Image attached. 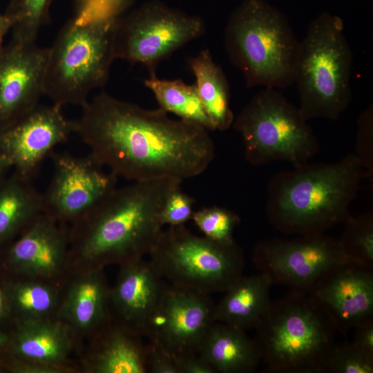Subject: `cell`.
Listing matches in <instances>:
<instances>
[{
    "label": "cell",
    "mask_w": 373,
    "mask_h": 373,
    "mask_svg": "<svg viewBox=\"0 0 373 373\" xmlns=\"http://www.w3.org/2000/svg\"><path fill=\"white\" fill-rule=\"evenodd\" d=\"M75 120L89 155L117 178L133 182L199 175L214 158L209 130L161 108L146 109L101 93Z\"/></svg>",
    "instance_id": "6da1fadb"
},
{
    "label": "cell",
    "mask_w": 373,
    "mask_h": 373,
    "mask_svg": "<svg viewBox=\"0 0 373 373\" xmlns=\"http://www.w3.org/2000/svg\"><path fill=\"white\" fill-rule=\"evenodd\" d=\"M182 182L164 179L116 187L68 225L67 271L119 266L149 255L163 229L160 214L164 202Z\"/></svg>",
    "instance_id": "7a4b0ae2"
},
{
    "label": "cell",
    "mask_w": 373,
    "mask_h": 373,
    "mask_svg": "<svg viewBox=\"0 0 373 373\" xmlns=\"http://www.w3.org/2000/svg\"><path fill=\"white\" fill-rule=\"evenodd\" d=\"M363 170L354 153L335 162H306L276 174L267 187L269 222L287 234L325 233L351 215Z\"/></svg>",
    "instance_id": "3957f363"
},
{
    "label": "cell",
    "mask_w": 373,
    "mask_h": 373,
    "mask_svg": "<svg viewBox=\"0 0 373 373\" xmlns=\"http://www.w3.org/2000/svg\"><path fill=\"white\" fill-rule=\"evenodd\" d=\"M264 372L325 373L338 334L309 293L290 291L271 301L255 327Z\"/></svg>",
    "instance_id": "277c9868"
},
{
    "label": "cell",
    "mask_w": 373,
    "mask_h": 373,
    "mask_svg": "<svg viewBox=\"0 0 373 373\" xmlns=\"http://www.w3.org/2000/svg\"><path fill=\"white\" fill-rule=\"evenodd\" d=\"M224 46L248 87L293 84L300 41L286 17L265 0H245L232 12Z\"/></svg>",
    "instance_id": "5b68a950"
},
{
    "label": "cell",
    "mask_w": 373,
    "mask_h": 373,
    "mask_svg": "<svg viewBox=\"0 0 373 373\" xmlns=\"http://www.w3.org/2000/svg\"><path fill=\"white\" fill-rule=\"evenodd\" d=\"M353 54L341 18L323 12L300 41L294 84L298 108L308 121L337 120L352 99Z\"/></svg>",
    "instance_id": "8992f818"
},
{
    "label": "cell",
    "mask_w": 373,
    "mask_h": 373,
    "mask_svg": "<svg viewBox=\"0 0 373 373\" xmlns=\"http://www.w3.org/2000/svg\"><path fill=\"white\" fill-rule=\"evenodd\" d=\"M117 18L87 23L72 19L59 30L48 48L44 79V94L52 104L82 106L93 90L106 83L115 59Z\"/></svg>",
    "instance_id": "52a82bcc"
},
{
    "label": "cell",
    "mask_w": 373,
    "mask_h": 373,
    "mask_svg": "<svg viewBox=\"0 0 373 373\" xmlns=\"http://www.w3.org/2000/svg\"><path fill=\"white\" fill-rule=\"evenodd\" d=\"M232 126L241 136L246 160L254 166L275 161L298 166L319 152L318 139L298 107L276 88L256 94Z\"/></svg>",
    "instance_id": "ba28073f"
},
{
    "label": "cell",
    "mask_w": 373,
    "mask_h": 373,
    "mask_svg": "<svg viewBox=\"0 0 373 373\" xmlns=\"http://www.w3.org/2000/svg\"><path fill=\"white\" fill-rule=\"evenodd\" d=\"M149 262L166 283L211 294L226 291L242 276L245 256L236 243L193 234L184 225L162 229Z\"/></svg>",
    "instance_id": "9c48e42d"
},
{
    "label": "cell",
    "mask_w": 373,
    "mask_h": 373,
    "mask_svg": "<svg viewBox=\"0 0 373 373\" xmlns=\"http://www.w3.org/2000/svg\"><path fill=\"white\" fill-rule=\"evenodd\" d=\"M204 30L201 18L159 1H149L117 18L115 57L142 64L153 74L162 60L200 37Z\"/></svg>",
    "instance_id": "30bf717a"
},
{
    "label": "cell",
    "mask_w": 373,
    "mask_h": 373,
    "mask_svg": "<svg viewBox=\"0 0 373 373\" xmlns=\"http://www.w3.org/2000/svg\"><path fill=\"white\" fill-rule=\"evenodd\" d=\"M252 260L272 285L307 293L332 268L352 261L339 240L325 233L261 240L254 248Z\"/></svg>",
    "instance_id": "8fae6325"
},
{
    "label": "cell",
    "mask_w": 373,
    "mask_h": 373,
    "mask_svg": "<svg viewBox=\"0 0 373 373\" xmlns=\"http://www.w3.org/2000/svg\"><path fill=\"white\" fill-rule=\"evenodd\" d=\"M54 171L42 193L43 213L70 225L95 208L117 187V177L89 155L52 154Z\"/></svg>",
    "instance_id": "7c38bea8"
},
{
    "label": "cell",
    "mask_w": 373,
    "mask_h": 373,
    "mask_svg": "<svg viewBox=\"0 0 373 373\" xmlns=\"http://www.w3.org/2000/svg\"><path fill=\"white\" fill-rule=\"evenodd\" d=\"M210 294L166 283L146 337L174 355L196 353L216 322Z\"/></svg>",
    "instance_id": "4fadbf2b"
},
{
    "label": "cell",
    "mask_w": 373,
    "mask_h": 373,
    "mask_svg": "<svg viewBox=\"0 0 373 373\" xmlns=\"http://www.w3.org/2000/svg\"><path fill=\"white\" fill-rule=\"evenodd\" d=\"M75 128V122L64 117L61 106L39 104L0 132V151L17 173L31 180L44 160Z\"/></svg>",
    "instance_id": "5bb4252c"
},
{
    "label": "cell",
    "mask_w": 373,
    "mask_h": 373,
    "mask_svg": "<svg viewBox=\"0 0 373 373\" xmlns=\"http://www.w3.org/2000/svg\"><path fill=\"white\" fill-rule=\"evenodd\" d=\"M68 249V225L41 213L7 249L3 263L14 278L61 283Z\"/></svg>",
    "instance_id": "9a60e30c"
},
{
    "label": "cell",
    "mask_w": 373,
    "mask_h": 373,
    "mask_svg": "<svg viewBox=\"0 0 373 373\" xmlns=\"http://www.w3.org/2000/svg\"><path fill=\"white\" fill-rule=\"evenodd\" d=\"M48 48L15 41L0 50V132L39 105Z\"/></svg>",
    "instance_id": "2e32d148"
},
{
    "label": "cell",
    "mask_w": 373,
    "mask_h": 373,
    "mask_svg": "<svg viewBox=\"0 0 373 373\" xmlns=\"http://www.w3.org/2000/svg\"><path fill=\"white\" fill-rule=\"evenodd\" d=\"M327 311L338 334L346 336L373 319V269L348 261L328 271L309 292Z\"/></svg>",
    "instance_id": "e0dca14e"
},
{
    "label": "cell",
    "mask_w": 373,
    "mask_h": 373,
    "mask_svg": "<svg viewBox=\"0 0 373 373\" xmlns=\"http://www.w3.org/2000/svg\"><path fill=\"white\" fill-rule=\"evenodd\" d=\"M119 267L111 287L112 318L146 337L166 282L144 258Z\"/></svg>",
    "instance_id": "ac0fdd59"
},
{
    "label": "cell",
    "mask_w": 373,
    "mask_h": 373,
    "mask_svg": "<svg viewBox=\"0 0 373 373\" xmlns=\"http://www.w3.org/2000/svg\"><path fill=\"white\" fill-rule=\"evenodd\" d=\"M105 269L68 272L61 285L57 318L82 343L111 319V287Z\"/></svg>",
    "instance_id": "d6986e66"
},
{
    "label": "cell",
    "mask_w": 373,
    "mask_h": 373,
    "mask_svg": "<svg viewBox=\"0 0 373 373\" xmlns=\"http://www.w3.org/2000/svg\"><path fill=\"white\" fill-rule=\"evenodd\" d=\"M83 343L75 362L79 372H147L142 336L113 318Z\"/></svg>",
    "instance_id": "ffe728a7"
},
{
    "label": "cell",
    "mask_w": 373,
    "mask_h": 373,
    "mask_svg": "<svg viewBox=\"0 0 373 373\" xmlns=\"http://www.w3.org/2000/svg\"><path fill=\"white\" fill-rule=\"evenodd\" d=\"M6 349L24 359L59 365H76L72 358L80 344L72 329L58 318L13 323Z\"/></svg>",
    "instance_id": "44dd1931"
},
{
    "label": "cell",
    "mask_w": 373,
    "mask_h": 373,
    "mask_svg": "<svg viewBox=\"0 0 373 373\" xmlns=\"http://www.w3.org/2000/svg\"><path fill=\"white\" fill-rule=\"evenodd\" d=\"M198 354L216 373H251L260 363L255 339L244 330L218 321L207 330Z\"/></svg>",
    "instance_id": "7402d4cb"
},
{
    "label": "cell",
    "mask_w": 373,
    "mask_h": 373,
    "mask_svg": "<svg viewBox=\"0 0 373 373\" xmlns=\"http://www.w3.org/2000/svg\"><path fill=\"white\" fill-rule=\"evenodd\" d=\"M270 279L262 273L242 276L215 305V320L242 330L255 328L271 300Z\"/></svg>",
    "instance_id": "603a6c76"
},
{
    "label": "cell",
    "mask_w": 373,
    "mask_h": 373,
    "mask_svg": "<svg viewBox=\"0 0 373 373\" xmlns=\"http://www.w3.org/2000/svg\"><path fill=\"white\" fill-rule=\"evenodd\" d=\"M62 283L14 278L2 284L13 323L57 318Z\"/></svg>",
    "instance_id": "cb8c5ba5"
},
{
    "label": "cell",
    "mask_w": 373,
    "mask_h": 373,
    "mask_svg": "<svg viewBox=\"0 0 373 373\" xmlns=\"http://www.w3.org/2000/svg\"><path fill=\"white\" fill-rule=\"evenodd\" d=\"M189 64L199 97L214 130H227L235 117L230 107L229 84L222 68L208 49L200 50Z\"/></svg>",
    "instance_id": "d4e9b609"
},
{
    "label": "cell",
    "mask_w": 373,
    "mask_h": 373,
    "mask_svg": "<svg viewBox=\"0 0 373 373\" xmlns=\"http://www.w3.org/2000/svg\"><path fill=\"white\" fill-rule=\"evenodd\" d=\"M43 213L42 193L18 173L0 186V244L19 236Z\"/></svg>",
    "instance_id": "484cf974"
},
{
    "label": "cell",
    "mask_w": 373,
    "mask_h": 373,
    "mask_svg": "<svg viewBox=\"0 0 373 373\" xmlns=\"http://www.w3.org/2000/svg\"><path fill=\"white\" fill-rule=\"evenodd\" d=\"M144 86L154 95L160 108L180 119L198 124L209 131L214 128L208 117L196 86L182 79H160L155 73L150 74Z\"/></svg>",
    "instance_id": "4316f807"
},
{
    "label": "cell",
    "mask_w": 373,
    "mask_h": 373,
    "mask_svg": "<svg viewBox=\"0 0 373 373\" xmlns=\"http://www.w3.org/2000/svg\"><path fill=\"white\" fill-rule=\"evenodd\" d=\"M53 0H10L6 15L12 22L13 41L35 43L41 28L49 20Z\"/></svg>",
    "instance_id": "83f0119b"
},
{
    "label": "cell",
    "mask_w": 373,
    "mask_h": 373,
    "mask_svg": "<svg viewBox=\"0 0 373 373\" xmlns=\"http://www.w3.org/2000/svg\"><path fill=\"white\" fill-rule=\"evenodd\" d=\"M338 238L347 256L356 262L373 269V213L350 215L343 222Z\"/></svg>",
    "instance_id": "f1b7e54d"
},
{
    "label": "cell",
    "mask_w": 373,
    "mask_h": 373,
    "mask_svg": "<svg viewBox=\"0 0 373 373\" xmlns=\"http://www.w3.org/2000/svg\"><path fill=\"white\" fill-rule=\"evenodd\" d=\"M191 220L204 236L226 244L235 242L233 234L240 222L237 213L216 205L194 211Z\"/></svg>",
    "instance_id": "f546056e"
},
{
    "label": "cell",
    "mask_w": 373,
    "mask_h": 373,
    "mask_svg": "<svg viewBox=\"0 0 373 373\" xmlns=\"http://www.w3.org/2000/svg\"><path fill=\"white\" fill-rule=\"evenodd\" d=\"M373 356L367 354L350 341L338 343L329 356L325 373H372Z\"/></svg>",
    "instance_id": "4dcf8cb0"
},
{
    "label": "cell",
    "mask_w": 373,
    "mask_h": 373,
    "mask_svg": "<svg viewBox=\"0 0 373 373\" xmlns=\"http://www.w3.org/2000/svg\"><path fill=\"white\" fill-rule=\"evenodd\" d=\"M135 0H75L78 23L113 19L128 9Z\"/></svg>",
    "instance_id": "1f68e13d"
},
{
    "label": "cell",
    "mask_w": 373,
    "mask_h": 373,
    "mask_svg": "<svg viewBox=\"0 0 373 373\" xmlns=\"http://www.w3.org/2000/svg\"><path fill=\"white\" fill-rule=\"evenodd\" d=\"M364 172L365 178L373 176V106H367L357 121L354 153Z\"/></svg>",
    "instance_id": "d6a6232c"
},
{
    "label": "cell",
    "mask_w": 373,
    "mask_h": 373,
    "mask_svg": "<svg viewBox=\"0 0 373 373\" xmlns=\"http://www.w3.org/2000/svg\"><path fill=\"white\" fill-rule=\"evenodd\" d=\"M195 201L193 198L181 190V186L173 190L167 197L162 207L160 220L163 226L184 225L191 220Z\"/></svg>",
    "instance_id": "836d02e7"
},
{
    "label": "cell",
    "mask_w": 373,
    "mask_h": 373,
    "mask_svg": "<svg viewBox=\"0 0 373 373\" xmlns=\"http://www.w3.org/2000/svg\"><path fill=\"white\" fill-rule=\"evenodd\" d=\"M0 358V363L6 372L11 373H77L75 365H59L46 363L32 360L24 359L7 354Z\"/></svg>",
    "instance_id": "e575fe53"
},
{
    "label": "cell",
    "mask_w": 373,
    "mask_h": 373,
    "mask_svg": "<svg viewBox=\"0 0 373 373\" xmlns=\"http://www.w3.org/2000/svg\"><path fill=\"white\" fill-rule=\"evenodd\" d=\"M146 345L147 372L179 373L174 354L154 342Z\"/></svg>",
    "instance_id": "d590c367"
},
{
    "label": "cell",
    "mask_w": 373,
    "mask_h": 373,
    "mask_svg": "<svg viewBox=\"0 0 373 373\" xmlns=\"http://www.w3.org/2000/svg\"><path fill=\"white\" fill-rule=\"evenodd\" d=\"M175 356L179 373H216L198 354H183Z\"/></svg>",
    "instance_id": "8d00e7d4"
},
{
    "label": "cell",
    "mask_w": 373,
    "mask_h": 373,
    "mask_svg": "<svg viewBox=\"0 0 373 373\" xmlns=\"http://www.w3.org/2000/svg\"><path fill=\"white\" fill-rule=\"evenodd\" d=\"M353 329L352 344L361 352L373 356V319L358 325Z\"/></svg>",
    "instance_id": "74e56055"
},
{
    "label": "cell",
    "mask_w": 373,
    "mask_h": 373,
    "mask_svg": "<svg viewBox=\"0 0 373 373\" xmlns=\"http://www.w3.org/2000/svg\"><path fill=\"white\" fill-rule=\"evenodd\" d=\"M12 28V22L10 19L4 14H0V50L1 49V43L3 37L8 31Z\"/></svg>",
    "instance_id": "f35d334b"
},
{
    "label": "cell",
    "mask_w": 373,
    "mask_h": 373,
    "mask_svg": "<svg viewBox=\"0 0 373 373\" xmlns=\"http://www.w3.org/2000/svg\"><path fill=\"white\" fill-rule=\"evenodd\" d=\"M10 318L2 283L0 281V323Z\"/></svg>",
    "instance_id": "ab89813d"
},
{
    "label": "cell",
    "mask_w": 373,
    "mask_h": 373,
    "mask_svg": "<svg viewBox=\"0 0 373 373\" xmlns=\"http://www.w3.org/2000/svg\"><path fill=\"white\" fill-rule=\"evenodd\" d=\"M9 166H10V164L8 160L0 151V182L1 178H3L5 171L8 169Z\"/></svg>",
    "instance_id": "60d3db41"
},
{
    "label": "cell",
    "mask_w": 373,
    "mask_h": 373,
    "mask_svg": "<svg viewBox=\"0 0 373 373\" xmlns=\"http://www.w3.org/2000/svg\"><path fill=\"white\" fill-rule=\"evenodd\" d=\"M10 340L9 333L0 330V351L6 350Z\"/></svg>",
    "instance_id": "b9f144b4"
},
{
    "label": "cell",
    "mask_w": 373,
    "mask_h": 373,
    "mask_svg": "<svg viewBox=\"0 0 373 373\" xmlns=\"http://www.w3.org/2000/svg\"><path fill=\"white\" fill-rule=\"evenodd\" d=\"M6 372V370L3 365L0 363V373Z\"/></svg>",
    "instance_id": "7bdbcfd3"
}]
</instances>
